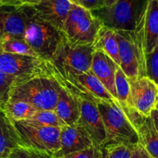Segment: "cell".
<instances>
[{
    "instance_id": "obj_4",
    "label": "cell",
    "mask_w": 158,
    "mask_h": 158,
    "mask_svg": "<svg viewBox=\"0 0 158 158\" xmlns=\"http://www.w3.org/2000/svg\"><path fill=\"white\" fill-rule=\"evenodd\" d=\"M27 15L25 40L37 57L49 61L62 40V31L39 17L31 6H23Z\"/></svg>"
},
{
    "instance_id": "obj_27",
    "label": "cell",
    "mask_w": 158,
    "mask_h": 158,
    "mask_svg": "<svg viewBox=\"0 0 158 158\" xmlns=\"http://www.w3.org/2000/svg\"><path fill=\"white\" fill-rule=\"evenodd\" d=\"M135 146L127 144L108 146L103 148L105 153L104 158H130Z\"/></svg>"
},
{
    "instance_id": "obj_14",
    "label": "cell",
    "mask_w": 158,
    "mask_h": 158,
    "mask_svg": "<svg viewBox=\"0 0 158 158\" xmlns=\"http://www.w3.org/2000/svg\"><path fill=\"white\" fill-rule=\"evenodd\" d=\"M27 24V15L23 6L4 4L0 6V40L24 39Z\"/></svg>"
},
{
    "instance_id": "obj_25",
    "label": "cell",
    "mask_w": 158,
    "mask_h": 158,
    "mask_svg": "<svg viewBox=\"0 0 158 158\" xmlns=\"http://www.w3.org/2000/svg\"><path fill=\"white\" fill-rule=\"evenodd\" d=\"M33 123L61 128L65 124L60 120L54 110H37L30 119H27Z\"/></svg>"
},
{
    "instance_id": "obj_36",
    "label": "cell",
    "mask_w": 158,
    "mask_h": 158,
    "mask_svg": "<svg viewBox=\"0 0 158 158\" xmlns=\"http://www.w3.org/2000/svg\"><path fill=\"white\" fill-rule=\"evenodd\" d=\"M117 0H106L105 2V7H110L116 2Z\"/></svg>"
},
{
    "instance_id": "obj_17",
    "label": "cell",
    "mask_w": 158,
    "mask_h": 158,
    "mask_svg": "<svg viewBox=\"0 0 158 158\" xmlns=\"http://www.w3.org/2000/svg\"><path fill=\"white\" fill-rule=\"evenodd\" d=\"M118 66L106 53L95 50L92 57L91 70L102 83L109 93L117 100L115 88V71ZM118 101V100H117Z\"/></svg>"
},
{
    "instance_id": "obj_39",
    "label": "cell",
    "mask_w": 158,
    "mask_h": 158,
    "mask_svg": "<svg viewBox=\"0 0 158 158\" xmlns=\"http://www.w3.org/2000/svg\"><path fill=\"white\" fill-rule=\"evenodd\" d=\"M156 109H158V103H157V106H156Z\"/></svg>"
},
{
    "instance_id": "obj_9",
    "label": "cell",
    "mask_w": 158,
    "mask_h": 158,
    "mask_svg": "<svg viewBox=\"0 0 158 158\" xmlns=\"http://www.w3.org/2000/svg\"><path fill=\"white\" fill-rule=\"evenodd\" d=\"M61 87L80 99L98 102L100 100L117 101L94 74L92 70L81 74L61 77L52 74Z\"/></svg>"
},
{
    "instance_id": "obj_30",
    "label": "cell",
    "mask_w": 158,
    "mask_h": 158,
    "mask_svg": "<svg viewBox=\"0 0 158 158\" xmlns=\"http://www.w3.org/2000/svg\"><path fill=\"white\" fill-rule=\"evenodd\" d=\"M104 150L93 146L85 150L69 153L60 158H102Z\"/></svg>"
},
{
    "instance_id": "obj_19",
    "label": "cell",
    "mask_w": 158,
    "mask_h": 158,
    "mask_svg": "<svg viewBox=\"0 0 158 158\" xmlns=\"http://www.w3.org/2000/svg\"><path fill=\"white\" fill-rule=\"evenodd\" d=\"M23 146L13 121L0 108V158H6L13 149Z\"/></svg>"
},
{
    "instance_id": "obj_18",
    "label": "cell",
    "mask_w": 158,
    "mask_h": 158,
    "mask_svg": "<svg viewBox=\"0 0 158 158\" xmlns=\"http://www.w3.org/2000/svg\"><path fill=\"white\" fill-rule=\"evenodd\" d=\"M54 111L65 125H73L80 118L79 98L60 86Z\"/></svg>"
},
{
    "instance_id": "obj_32",
    "label": "cell",
    "mask_w": 158,
    "mask_h": 158,
    "mask_svg": "<svg viewBox=\"0 0 158 158\" xmlns=\"http://www.w3.org/2000/svg\"><path fill=\"white\" fill-rule=\"evenodd\" d=\"M73 5L82 7L90 11H95L105 7L106 0H69Z\"/></svg>"
},
{
    "instance_id": "obj_15",
    "label": "cell",
    "mask_w": 158,
    "mask_h": 158,
    "mask_svg": "<svg viewBox=\"0 0 158 158\" xmlns=\"http://www.w3.org/2000/svg\"><path fill=\"white\" fill-rule=\"evenodd\" d=\"M60 148L54 155V158H60L94 146L89 134L79 122L60 128Z\"/></svg>"
},
{
    "instance_id": "obj_33",
    "label": "cell",
    "mask_w": 158,
    "mask_h": 158,
    "mask_svg": "<svg viewBox=\"0 0 158 158\" xmlns=\"http://www.w3.org/2000/svg\"><path fill=\"white\" fill-rule=\"evenodd\" d=\"M40 0H2V4L15 6H32Z\"/></svg>"
},
{
    "instance_id": "obj_28",
    "label": "cell",
    "mask_w": 158,
    "mask_h": 158,
    "mask_svg": "<svg viewBox=\"0 0 158 158\" xmlns=\"http://www.w3.org/2000/svg\"><path fill=\"white\" fill-rule=\"evenodd\" d=\"M146 76L158 85V43L152 53L146 56Z\"/></svg>"
},
{
    "instance_id": "obj_34",
    "label": "cell",
    "mask_w": 158,
    "mask_h": 158,
    "mask_svg": "<svg viewBox=\"0 0 158 158\" xmlns=\"http://www.w3.org/2000/svg\"><path fill=\"white\" fill-rule=\"evenodd\" d=\"M130 158H153L139 143L135 146Z\"/></svg>"
},
{
    "instance_id": "obj_29",
    "label": "cell",
    "mask_w": 158,
    "mask_h": 158,
    "mask_svg": "<svg viewBox=\"0 0 158 158\" xmlns=\"http://www.w3.org/2000/svg\"><path fill=\"white\" fill-rule=\"evenodd\" d=\"M6 158H54L45 153L29 148L25 146H19L12 150Z\"/></svg>"
},
{
    "instance_id": "obj_23",
    "label": "cell",
    "mask_w": 158,
    "mask_h": 158,
    "mask_svg": "<svg viewBox=\"0 0 158 158\" xmlns=\"http://www.w3.org/2000/svg\"><path fill=\"white\" fill-rule=\"evenodd\" d=\"M0 41H1V51L2 52L37 57L36 53L27 43L25 39L5 38V39L0 40Z\"/></svg>"
},
{
    "instance_id": "obj_40",
    "label": "cell",
    "mask_w": 158,
    "mask_h": 158,
    "mask_svg": "<svg viewBox=\"0 0 158 158\" xmlns=\"http://www.w3.org/2000/svg\"><path fill=\"white\" fill-rule=\"evenodd\" d=\"M104 156H105V153H104V156H103V157H102V158H104Z\"/></svg>"
},
{
    "instance_id": "obj_22",
    "label": "cell",
    "mask_w": 158,
    "mask_h": 158,
    "mask_svg": "<svg viewBox=\"0 0 158 158\" xmlns=\"http://www.w3.org/2000/svg\"><path fill=\"white\" fill-rule=\"evenodd\" d=\"M37 110L33 106L23 101L10 100L4 107V111L12 121L30 119Z\"/></svg>"
},
{
    "instance_id": "obj_20",
    "label": "cell",
    "mask_w": 158,
    "mask_h": 158,
    "mask_svg": "<svg viewBox=\"0 0 158 158\" xmlns=\"http://www.w3.org/2000/svg\"><path fill=\"white\" fill-rule=\"evenodd\" d=\"M95 50L106 53L119 66L120 60L118 55V43L117 30L102 25L98 30L95 42L93 44Z\"/></svg>"
},
{
    "instance_id": "obj_24",
    "label": "cell",
    "mask_w": 158,
    "mask_h": 158,
    "mask_svg": "<svg viewBox=\"0 0 158 158\" xmlns=\"http://www.w3.org/2000/svg\"><path fill=\"white\" fill-rule=\"evenodd\" d=\"M115 88L119 104H126L130 94V85L129 77L120 67H118L115 71Z\"/></svg>"
},
{
    "instance_id": "obj_31",
    "label": "cell",
    "mask_w": 158,
    "mask_h": 158,
    "mask_svg": "<svg viewBox=\"0 0 158 158\" xmlns=\"http://www.w3.org/2000/svg\"><path fill=\"white\" fill-rule=\"evenodd\" d=\"M120 106L122 107L123 112H125L127 117L128 118L129 120H130V123L133 125V127L136 130V129L142 124V123L143 122L146 117L147 116H144L140 112H138L136 109H134L133 107H130V106H127V105L120 104Z\"/></svg>"
},
{
    "instance_id": "obj_35",
    "label": "cell",
    "mask_w": 158,
    "mask_h": 158,
    "mask_svg": "<svg viewBox=\"0 0 158 158\" xmlns=\"http://www.w3.org/2000/svg\"><path fill=\"white\" fill-rule=\"evenodd\" d=\"M151 117L152 120H153V124H154L155 127H156V130L158 132V109H155L152 111L151 114L150 115Z\"/></svg>"
},
{
    "instance_id": "obj_6",
    "label": "cell",
    "mask_w": 158,
    "mask_h": 158,
    "mask_svg": "<svg viewBox=\"0 0 158 158\" xmlns=\"http://www.w3.org/2000/svg\"><path fill=\"white\" fill-rule=\"evenodd\" d=\"M23 146L54 157L60 148V128L33 123L29 120L13 121Z\"/></svg>"
},
{
    "instance_id": "obj_38",
    "label": "cell",
    "mask_w": 158,
    "mask_h": 158,
    "mask_svg": "<svg viewBox=\"0 0 158 158\" xmlns=\"http://www.w3.org/2000/svg\"><path fill=\"white\" fill-rule=\"evenodd\" d=\"M0 51H1V41H0Z\"/></svg>"
},
{
    "instance_id": "obj_11",
    "label": "cell",
    "mask_w": 158,
    "mask_h": 158,
    "mask_svg": "<svg viewBox=\"0 0 158 158\" xmlns=\"http://www.w3.org/2000/svg\"><path fill=\"white\" fill-rule=\"evenodd\" d=\"M130 91L126 104L150 116L158 103V85L147 76L129 77Z\"/></svg>"
},
{
    "instance_id": "obj_2",
    "label": "cell",
    "mask_w": 158,
    "mask_h": 158,
    "mask_svg": "<svg viewBox=\"0 0 158 158\" xmlns=\"http://www.w3.org/2000/svg\"><path fill=\"white\" fill-rule=\"evenodd\" d=\"M94 51L93 45L73 44L63 36L57 51L49 60L52 74L71 77L89 71Z\"/></svg>"
},
{
    "instance_id": "obj_7",
    "label": "cell",
    "mask_w": 158,
    "mask_h": 158,
    "mask_svg": "<svg viewBox=\"0 0 158 158\" xmlns=\"http://www.w3.org/2000/svg\"><path fill=\"white\" fill-rule=\"evenodd\" d=\"M102 23L92 11L71 4L62 33L75 45H93Z\"/></svg>"
},
{
    "instance_id": "obj_3",
    "label": "cell",
    "mask_w": 158,
    "mask_h": 158,
    "mask_svg": "<svg viewBox=\"0 0 158 158\" xmlns=\"http://www.w3.org/2000/svg\"><path fill=\"white\" fill-rule=\"evenodd\" d=\"M96 105L106 128V140L103 148L115 144L135 146L139 143L137 132L118 101L100 100Z\"/></svg>"
},
{
    "instance_id": "obj_26",
    "label": "cell",
    "mask_w": 158,
    "mask_h": 158,
    "mask_svg": "<svg viewBox=\"0 0 158 158\" xmlns=\"http://www.w3.org/2000/svg\"><path fill=\"white\" fill-rule=\"evenodd\" d=\"M16 83L14 77L0 71V108L4 109L8 102L12 89Z\"/></svg>"
},
{
    "instance_id": "obj_8",
    "label": "cell",
    "mask_w": 158,
    "mask_h": 158,
    "mask_svg": "<svg viewBox=\"0 0 158 158\" xmlns=\"http://www.w3.org/2000/svg\"><path fill=\"white\" fill-rule=\"evenodd\" d=\"M0 71L14 77L16 83L24 82L40 76L52 75L48 60L34 56L2 51H0Z\"/></svg>"
},
{
    "instance_id": "obj_12",
    "label": "cell",
    "mask_w": 158,
    "mask_h": 158,
    "mask_svg": "<svg viewBox=\"0 0 158 158\" xmlns=\"http://www.w3.org/2000/svg\"><path fill=\"white\" fill-rule=\"evenodd\" d=\"M134 33L138 46L146 57L158 43V0L147 1Z\"/></svg>"
},
{
    "instance_id": "obj_16",
    "label": "cell",
    "mask_w": 158,
    "mask_h": 158,
    "mask_svg": "<svg viewBox=\"0 0 158 158\" xmlns=\"http://www.w3.org/2000/svg\"><path fill=\"white\" fill-rule=\"evenodd\" d=\"M71 6L69 0H40L31 7L40 19L62 31Z\"/></svg>"
},
{
    "instance_id": "obj_37",
    "label": "cell",
    "mask_w": 158,
    "mask_h": 158,
    "mask_svg": "<svg viewBox=\"0 0 158 158\" xmlns=\"http://www.w3.org/2000/svg\"><path fill=\"white\" fill-rule=\"evenodd\" d=\"M2 5V0H0V6Z\"/></svg>"
},
{
    "instance_id": "obj_1",
    "label": "cell",
    "mask_w": 158,
    "mask_h": 158,
    "mask_svg": "<svg viewBox=\"0 0 158 158\" xmlns=\"http://www.w3.org/2000/svg\"><path fill=\"white\" fill-rule=\"evenodd\" d=\"M60 85L53 75L40 76L12 89L9 101H23L38 110H54Z\"/></svg>"
},
{
    "instance_id": "obj_5",
    "label": "cell",
    "mask_w": 158,
    "mask_h": 158,
    "mask_svg": "<svg viewBox=\"0 0 158 158\" xmlns=\"http://www.w3.org/2000/svg\"><path fill=\"white\" fill-rule=\"evenodd\" d=\"M148 0H117L110 7L92 11L102 25L116 30L134 31Z\"/></svg>"
},
{
    "instance_id": "obj_21",
    "label": "cell",
    "mask_w": 158,
    "mask_h": 158,
    "mask_svg": "<svg viewBox=\"0 0 158 158\" xmlns=\"http://www.w3.org/2000/svg\"><path fill=\"white\" fill-rule=\"evenodd\" d=\"M139 143L153 158H158V132L150 116L146 117L136 129Z\"/></svg>"
},
{
    "instance_id": "obj_13",
    "label": "cell",
    "mask_w": 158,
    "mask_h": 158,
    "mask_svg": "<svg viewBox=\"0 0 158 158\" xmlns=\"http://www.w3.org/2000/svg\"><path fill=\"white\" fill-rule=\"evenodd\" d=\"M79 106L78 122L87 132L94 146L102 149L106 140V128L96 103L79 98Z\"/></svg>"
},
{
    "instance_id": "obj_10",
    "label": "cell",
    "mask_w": 158,
    "mask_h": 158,
    "mask_svg": "<svg viewBox=\"0 0 158 158\" xmlns=\"http://www.w3.org/2000/svg\"><path fill=\"white\" fill-rule=\"evenodd\" d=\"M117 37L119 67L128 77L146 76L145 57L138 46L134 31L117 30Z\"/></svg>"
}]
</instances>
